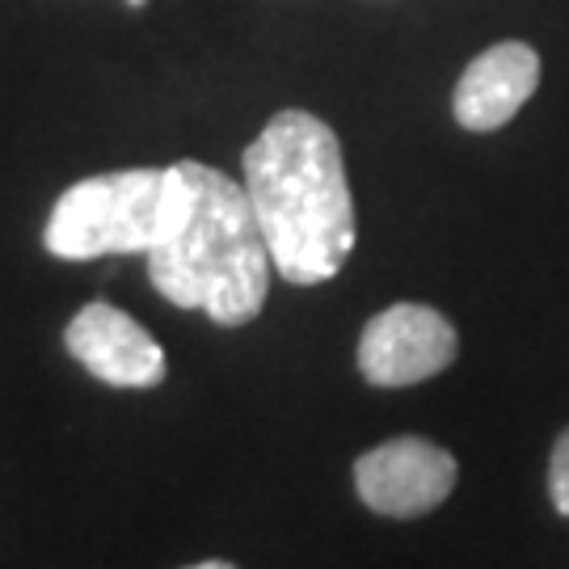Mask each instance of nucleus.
Here are the masks:
<instances>
[{
    "label": "nucleus",
    "instance_id": "nucleus-5",
    "mask_svg": "<svg viewBox=\"0 0 569 569\" xmlns=\"http://www.w3.org/2000/svg\"><path fill=\"white\" fill-rule=\"evenodd\" d=\"M456 477H460L456 456L418 435L388 439L355 460V489L363 507L388 519H413L448 502Z\"/></svg>",
    "mask_w": 569,
    "mask_h": 569
},
{
    "label": "nucleus",
    "instance_id": "nucleus-2",
    "mask_svg": "<svg viewBox=\"0 0 569 569\" xmlns=\"http://www.w3.org/2000/svg\"><path fill=\"white\" fill-rule=\"evenodd\" d=\"M186 207L173 237L152 244L148 279L169 305L199 308L216 326L253 321L270 291V244L244 182L203 161H178Z\"/></svg>",
    "mask_w": 569,
    "mask_h": 569
},
{
    "label": "nucleus",
    "instance_id": "nucleus-6",
    "mask_svg": "<svg viewBox=\"0 0 569 569\" xmlns=\"http://www.w3.org/2000/svg\"><path fill=\"white\" fill-rule=\"evenodd\" d=\"M63 346L102 385L157 388L164 380L161 342L114 305H84L63 329Z\"/></svg>",
    "mask_w": 569,
    "mask_h": 569
},
{
    "label": "nucleus",
    "instance_id": "nucleus-3",
    "mask_svg": "<svg viewBox=\"0 0 569 569\" xmlns=\"http://www.w3.org/2000/svg\"><path fill=\"white\" fill-rule=\"evenodd\" d=\"M186 207V178L178 164L169 169H119L68 186L42 241L56 258L89 262L110 253H148L152 244L173 237Z\"/></svg>",
    "mask_w": 569,
    "mask_h": 569
},
{
    "label": "nucleus",
    "instance_id": "nucleus-4",
    "mask_svg": "<svg viewBox=\"0 0 569 569\" xmlns=\"http://www.w3.org/2000/svg\"><path fill=\"white\" fill-rule=\"evenodd\" d=\"M460 338L443 312L427 305H392L367 321L359 338V371L376 388H409L448 371Z\"/></svg>",
    "mask_w": 569,
    "mask_h": 569
},
{
    "label": "nucleus",
    "instance_id": "nucleus-1",
    "mask_svg": "<svg viewBox=\"0 0 569 569\" xmlns=\"http://www.w3.org/2000/svg\"><path fill=\"white\" fill-rule=\"evenodd\" d=\"M244 190L287 283L317 287L342 270L355 249V199L329 122L279 110L244 148Z\"/></svg>",
    "mask_w": 569,
    "mask_h": 569
},
{
    "label": "nucleus",
    "instance_id": "nucleus-8",
    "mask_svg": "<svg viewBox=\"0 0 569 569\" xmlns=\"http://www.w3.org/2000/svg\"><path fill=\"white\" fill-rule=\"evenodd\" d=\"M549 498L552 507L561 510L569 519V427L557 435V443H552V456H549Z\"/></svg>",
    "mask_w": 569,
    "mask_h": 569
},
{
    "label": "nucleus",
    "instance_id": "nucleus-7",
    "mask_svg": "<svg viewBox=\"0 0 569 569\" xmlns=\"http://www.w3.org/2000/svg\"><path fill=\"white\" fill-rule=\"evenodd\" d=\"M536 84H540V56L528 42H493L456 81V98H451L456 122L468 131H498L523 110Z\"/></svg>",
    "mask_w": 569,
    "mask_h": 569
}]
</instances>
